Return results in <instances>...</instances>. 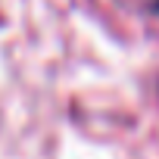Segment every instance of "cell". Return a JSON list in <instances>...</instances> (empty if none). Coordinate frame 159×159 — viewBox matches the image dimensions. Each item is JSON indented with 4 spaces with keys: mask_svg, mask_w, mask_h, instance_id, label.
<instances>
[{
    "mask_svg": "<svg viewBox=\"0 0 159 159\" xmlns=\"http://www.w3.org/2000/svg\"><path fill=\"white\" fill-rule=\"evenodd\" d=\"M153 13H156V16H159V0H153Z\"/></svg>",
    "mask_w": 159,
    "mask_h": 159,
    "instance_id": "obj_1",
    "label": "cell"
}]
</instances>
